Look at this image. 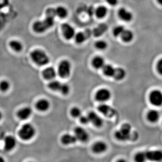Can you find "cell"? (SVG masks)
<instances>
[{
    "label": "cell",
    "mask_w": 162,
    "mask_h": 162,
    "mask_svg": "<svg viewBox=\"0 0 162 162\" xmlns=\"http://www.w3.org/2000/svg\"><path fill=\"white\" fill-rule=\"evenodd\" d=\"M10 83L6 80H3L0 82V90L2 92H7L10 88Z\"/></svg>",
    "instance_id": "obj_31"
},
{
    "label": "cell",
    "mask_w": 162,
    "mask_h": 162,
    "mask_svg": "<svg viewBox=\"0 0 162 162\" xmlns=\"http://www.w3.org/2000/svg\"><path fill=\"white\" fill-rule=\"evenodd\" d=\"M156 69L158 73L162 75V58L160 59L157 62Z\"/></svg>",
    "instance_id": "obj_35"
},
{
    "label": "cell",
    "mask_w": 162,
    "mask_h": 162,
    "mask_svg": "<svg viewBox=\"0 0 162 162\" xmlns=\"http://www.w3.org/2000/svg\"><path fill=\"white\" fill-rule=\"evenodd\" d=\"M48 87L52 91L60 92L64 95H66L70 92L69 86L66 84L61 83L59 81L53 80L51 81L49 83Z\"/></svg>",
    "instance_id": "obj_5"
},
{
    "label": "cell",
    "mask_w": 162,
    "mask_h": 162,
    "mask_svg": "<svg viewBox=\"0 0 162 162\" xmlns=\"http://www.w3.org/2000/svg\"><path fill=\"white\" fill-rule=\"evenodd\" d=\"M77 141L75 136L70 134L64 135L61 138V141L64 144L70 145L75 143Z\"/></svg>",
    "instance_id": "obj_24"
},
{
    "label": "cell",
    "mask_w": 162,
    "mask_h": 162,
    "mask_svg": "<svg viewBox=\"0 0 162 162\" xmlns=\"http://www.w3.org/2000/svg\"><path fill=\"white\" fill-rule=\"evenodd\" d=\"M74 133L77 139L82 142L88 141L89 139V133L86 130L81 127H77L75 129Z\"/></svg>",
    "instance_id": "obj_10"
},
{
    "label": "cell",
    "mask_w": 162,
    "mask_h": 162,
    "mask_svg": "<svg viewBox=\"0 0 162 162\" xmlns=\"http://www.w3.org/2000/svg\"><path fill=\"white\" fill-rule=\"evenodd\" d=\"M118 15L120 19L126 22H129L133 20V14L125 8H121L118 12Z\"/></svg>",
    "instance_id": "obj_15"
},
{
    "label": "cell",
    "mask_w": 162,
    "mask_h": 162,
    "mask_svg": "<svg viewBox=\"0 0 162 162\" xmlns=\"http://www.w3.org/2000/svg\"><path fill=\"white\" fill-rule=\"evenodd\" d=\"M107 2L111 6H115L117 4L118 0H106Z\"/></svg>",
    "instance_id": "obj_37"
},
{
    "label": "cell",
    "mask_w": 162,
    "mask_h": 162,
    "mask_svg": "<svg viewBox=\"0 0 162 162\" xmlns=\"http://www.w3.org/2000/svg\"><path fill=\"white\" fill-rule=\"evenodd\" d=\"M98 110L107 117H113L117 114V111L115 109L106 104H100L98 107Z\"/></svg>",
    "instance_id": "obj_9"
},
{
    "label": "cell",
    "mask_w": 162,
    "mask_h": 162,
    "mask_svg": "<svg viewBox=\"0 0 162 162\" xmlns=\"http://www.w3.org/2000/svg\"><path fill=\"white\" fill-rule=\"evenodd\" d=\"M55 13L56 16L60 19H65L66 18L68 15V11L66 7L59 6L55 9Z\"/></svg>",
    "instance_id": "obj_26"
},
{
    "label": "cell",
    "mask_w": 162,
    "mask_h": 162,
    "mask_svg": "<svg viewBox=\"0 0 162 162\" xmlns=\"http://www.w3.org/2000/svg\"><path fill=\"white\" fill-rule=\"evenodd\" d=\"M149 101L152 105L156 107L162 105V92L160 90H154L150 93Z\"/></svg>",
    "instance_id": "obj_7"
},
{
    "label": "cell",
    "mask_w": 162,
    "mask_h": 162,
    "mask_svg": "<svg viewBox=\"0 0 162 162\" xmlns=\"http://www.w3.org/2000/svg\"><path fill=\"white\" fill-rule=\"evenodd\" d=\"M90 122L92 123L96 127H101L103 124V121L96 113L94 112H91L89 113V115Z\"/></svg>",
    "instance_id": "obj_14"
},
{
    "label": "cell",
    "mask_w": 162,
    "mask_h": 162,
    "mask_svg": "<svg viewBox=\"0 0 162 162\" xmlns=\"http://www.w3.org/2000/svg\"><path fill=\"white\" fill-rule=\"evenodd\" d=\"M43 77L46 80H52L56 76V72L55 69L52 67L46 68L42 72Z\"/></svg>",
    "instance_id": "obj_17"
},
{
    "label": "cell",
    "mask_w": 162,
    "mask_h": 162,
    "mask_svg": "<svg viewBox=\"0 0 162 162\" xmlns=\"http://www.w3.org/2000/svg\"><path fill=\"white\" fill-rule=\"evenodd\" d=\"M71 71V65L67 60H62L59 63L58 69V73L62 78H68L70 75Z\"/></svg>",
    "instance_id": "obj_6"
},
{
    "label": "cell",
    "mask_w": 162,
    "mask_h": 162,
    "mask_svg": "<svg viewBox=\"0 0 162 162\" xmlns=\"http://www.w3.org/2000/svg\"><path fill=\"white\" fill-rule=\"evenodd\" d=\"M32 113V110L29 107H24L17 112V116L20 119L24 120L30 118Z\"/></svg>",
    "instance_id": "obj_16"
},
{
    "label": "cell",
    "mask_w": 162,
    "mask_h": 162,
    "mask_svg": "<svg viewBox=\"0 0 162 162\" xmlns=\"http://www.w3.org/2000/svg\"><path fill=\"white\" fill-rule=\"evenodd\" d=\"M2 113L0 112V120L2 119Z\"/></svg>",
    "instance_id": "obj_40"
},
{
    "label": "cell",
    "mask_w": 162,
    "mask_h": 162,
    "mask_svg": "<svg viewBox=\"0 0 162 162\" xmlns=\"http://www.w3.org/2000/svg\"><path fill=\"white\" fill-rule=\"evenodd\" d=\"M146 160L151 161L159 162L162 160V151L153 150L145 152Z\"/></svg>",
    "instance_id": "obj_11"
},
{
    "label": "cell",
    "mask_w": 162,
    "mask_h": 162,
    "mask_svg": "<svg viewBox=\"0 0 162 162\" xmlns=\"http://www.w3.org/2000/svg\"><path fill=\"white\" fill-rule=\"evenodd\" d=\"M160 116L159 112L156 110H151L149 111L147 115L148 120L152 123L157 122L160 119Z\"/></svg>",
    "instance_id": "obj_22"
},
{
    "label": "cell",
    "mask_w": 162,
    "mask_h": 162,
    "mask_svg": "<svg viewBox=\"0 0 162 162\" xmlns=\"http://www.w3.org/2000/svg\"><path fill=\"white\" fill-rule=\"evenodd\" d=\"M158 4L160 5L161 6H162V0H156Z\"/></svg>",
    "instance_id": "obj_38"
},
{
    "label": "cell",
    "mask_w": 162,
    "mask_h": 162,
    "mask_svg": "<svg viewBox=\"0 0 162 162\" xmlns=\"http://www.w3.org/2000/svg\"><path fill=\"white\" fill-rule=\"evenodd\" d=\"M9 46L13 50L17 52H20L23 50V45L22 43H21L18 40H12L9 43Z\"/></svg>",
    "instance_id": "obj_23"
},
{
    "label": "cell",
    "mask_w": 162,
    "mask_h": 162,
    "mask_svg": "<svg viewBox=\"0 0 162 162\" xmlns=\"http://www.w3.org/2000/svg\"><path fill=\"white\" fill-rule=\"evenodd\" d=\"M103 73L106 76L109 77H113L114 72H115V68L112 66L111 65H105L103 68Z\"/></svg>",
    "instance_id": "obj_29"
},
{
    "label": "cell",
    "mask_w": 162,
    "mask_h": 162,
    "mask_svg": "<svg viewBox=\"0 0 162 162\" xmlns=\"http://www.w3.org/2000/svg\"><path fill=\"white\" fill-rule=\"evenodd\" d=\"M30 57L32 61L39 66H46L50 62L49 57L43 50H34L31 53Z\"/></svg>",
    "instance_id": "obj_3"
},
{
    "label": "cell",
    "mask_w": 162,
    "mask_h": 162,
    "mask_svg": "<svg viewBox=\"0 0 162 162\" xmlns=\"http://www.w3.org/2000/svg\"><path fill=\"white\" fill-rule=\"evenodd\" d=\"M108 44L107 43L103 40H99L97 41L95 43L96 48L100 50H104L107 47Z\"/></svg>",
    "instance_id": "obj_30"
},
{
    "label": "cell",
    "mask_w": 162,
    "mask_h": 162,
    "mask_svg": "<svg viewBox=\"0 0 162 162\" xmlns=\"http://www.w3.org/2000/svg\"><path fill=\"white\" fill-rule=\"evenodd\" d=\"M115 136L118 140L122 141L128 140L135 141L138 137V133L132 132V126L128 123L122 125L120 129L116 132Z\"/></svg>",
    "instance_id": "obj_1"
},
{
    "label": "cell",
    "mask_w": 162,
    "mask_h": 162,
    "mask_svg": "<svg viewBox=\"0 0 162 162\" xmlns=\"http://www.w3.org/2000/svg\"><path fill=\"white\" fill-rule=\"evenodd\" d=\"M55 24V17L46 15L44 20L37 21L33 24L32 29L37 33H43L53 26Z\"/></svg>",
    "instance_id": "obj_2"
},
{
    "label": "cell",
    "mask_w": 162,
    "mask_h": 162,
    "mask_svg": "<svg viewBox=\"0 0 162 162\" xmlns=\"http://www.w3.org/2000/svg\"><path fill=\"white\" fill-rule=\"evenodd\" d=\"M124 30H125V28H124V27L122 26L119 25L116 27L113 30V34H114V36L116 37L120 36Z\"/></svg>",
    "instance_id": "obj_33"
},
{
    "label": "cell",
    "mask_w": 162,
    "mask_h": 162,
    "mask_svg": "<svg viewBox=\"0 0 162 162\" xmlns=\"http://www.w3.org/2000/svg\"><path fill=\"white\" fill-rule=\"evenodd\" d=\"M108 9L104 6H99L95 10L96 16L99 19H102L107 15Z\"/></svg>",
    "instance_id": "obj_27"
},
{
    "label": "cell",
    "mask_w": 162,
    "mask_h": 162,
    "mask_svg": "<svg viewBox=\"0 0 162 162\" xmlns=\"http://www.w3.org/2000/svg\"><path fill=\"white\" fill-rule=\"evenodd\" d=\"M80 120L81 123H83V124H88L89 122H90V121H89V118L88 116L81 115L80 116Z\"/></svg>",
    "instance_id": "obj_36"
},
{
    "label": "cell",
    "mask_w": 162,
    "mask_h": 162,
    "mask_svg": "<svg viewBox=\"0 0 162 162\" xmlns=\"http://www.w3.org/2000/svg\"><path fill=\"white\" fill-rule=\"evenodd\" d=\"M92 65L96 69H102L105 65L104 59L101 56H96L92 59Z\"/></svg>",
    "instance_id": "obj_21"
},
{
    "label": "cell",
    "mask_w": 162,
    "mask_h": 162,
    "mask_svg": "<svg viewBox=\"0 0 162 162\" xmlns=\"http://www.w3.org/2000/svg\"><path fill=\"white\" fill-rule=\"evenodd\" d=\"M71 115L74 118H79L81 115V110L77 107L73 108L71 111Z\"/></svg>",
    "instance_id": "obj_34"
},
{
    "label": "cell",
    "mask_w": 162,
    "mask_h": 162,
    "mask_svg": "<svg viewBox=\"0 0 162 162\" xmlns=\"http://www.w3.org/2000/svg\"><path fill=\"white\" fill-rule=\"evenodd\" d=\"M120 37L123 42L129 43L132 42L134 39V33L130 30L125 29Z\"/></svg>",
    "instance_id": "obj_20"
},
{
    "label": "cell",
    "mask_w": 162,
    "mask_h": 162,
    "mask_svg": "<svg viewBox=\"0 0 162 162\" xmlns=\"http://www.w3.org/2000/svg\"><path fill=\"white\" fill-rule=\"evenodd\" d=\"M135 160L137 162H143L146 160L145 152H139L136 155Z\"/></svg>",
    "instance_id": "obj_32"
},
{
    "label": "cell",
    "mask_w": 162,
    "mask_h": 162,
    "mask_svg": "<svg viewBox=\"0 0 162 162\" xmlns=\"http://www.w3.org/2000/svg\"><path fill=\"white\" fill-rule=\"evenodd\" d=\"M126 72L124 69L121 68L115 69L113 77L118 81L122 80L126 76Z\"/></svg>",
    "instance_id": "obj_25"
},
{
    "label": "cell",
    "mask_w": 162,
    "mask_h": 162,
    "mask_svg": "<svg viewBox=\"0 0 162 162\" xmlns=\"http://www.w3.org/2000/svg\"><path fill=\"white\" fill-rule=\"evenodd\" d=\"M17 141L13 136H8L5 138L4 141V147L7 151L13 150L16 146Z\"/></svg>",
    "instance_id": "obj_13"
},
{
    "label": "cell",
    "mask_w": 162,
    "mask_h": 162,
    "mask_svg": "<svg viewBox=\"0 0 162 162\" xmlns=\"http://www.w3.org/2000/svg\"><path fill=\"white\" fill-rule=\"evenodd\" d=\"M36 109L41 112L48 111L50 107V103L48 100L45 99L39 100L35 104Z\"/></svg>",
    "instance_id": "obj_18"
},
{
    "label": "cell",
    "mask_w": 162,
    "mask_h": 162,
    "mask_svg": "<svg viewBox=\"0 0 162 162\" xmlns=\"http://www.w3.org/2000/svg\"><path fill=\"white\" fill-rule=\"evenodd\" d=\"M61 30L63 36L67 40L72 39L75 35V32L73 28L70 24L67 23H65L62 25Z\"/></svg>",
    "instance_id": "obj_8"
},
{
    "label": "cell",
    "mask_w": 162,
    "mask_h": 162,
    "mask_svg": "<svg viewBox=\"0 0 162 162\" xmlns=\"http://www.w3.org/2000/svg\"><path fill=\"white\" fill-rule=\"evenodd\" d=\"M107 145L103 141H98L96 142L92 147V150L94 153L100 154L106 151Z\"/></svg>",
    "instance_id": "obj_19"
},
{
    "label": "cell",
    "mask_w": 162,
    "mask_h": 162,
    "mask_svg": "<svg viewBox=\"0 0 162 162\" xmlns=\"http://www.w3.org/2000/svg\"><path fill=\"white\" fill-rule=\"evenodd\" d=\"M88 32H87V33H85V32H79L75 34L74 37L76 42L78 44H81L84 43L87 40V38L90 36V35L87 34Z\"/></svg>",
    "instance_id": "obj_28"
},
{
    "label": "cell",
    "mask_w": 162,
    "mask_h": 162,
    "mask_svg": "<svg viewBox=\"0 0 162 162\" xmlns=\"http://www.w3.org/2000/svg\"><path fill=\"white\" fill-rule=\"evenodd\" d=\"M36 134V129L32 124L26 123L21 127L18 135L21 139L25 141L32 139Z\"/></svg>",
    "instance_id": "obj_4"
},
{
    "label": "cell",
    "mask_w": 162,
    "mask_h": 162,
    "mask_svg": "<svg viewBox=\"0 0 162 162\" xmlns=\"http://www.w3.org/2000/svg\"><path fill=\"white\" fill-rule=\"evenodd\" d=\"M111 92L108 89H101L97 92L96 95V98L100 102H104L107 101L111 98Z\"/></svg>",
    "instance_id": "obj_12"
},
{
    "label": "cell",
    "mask_w": 162,
    "mask_h": 162,
    "mask_svg": "<svg viewBox=\"0 0 162 162\" xmlns=\"http://www.w3.org/2000/svg\"><path fill=\"white\" fill-rule=\"evenodd\" d=\"M4 162V159L2 158V157H1L0 156V162Z\"/></svg>",
    "instance_id": "obj_39"
}]
</instances>
